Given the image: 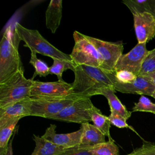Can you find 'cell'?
I'll list each match as a JSON object with an SVG mask.
<instances>
[{
    "label": "cell",
    "mask_w": 155,
    "mask_h": 155,
    "mask_svg": "<svg viewBox=\"0 0 155 155\" xmlns=\"http://www.w3.org/2000/svg\"><path fill=\"white\" fill-rule=\"evenodd\" d=\"M31 104V99L28 97L0 108V127L13 119L30 116Z\"/></svg>",
    "instance_id": "cell-14"
},
{
    "label": "cell",
    "mask_w": 155,
    "mask_h": 155,
    "mask_svg": "<svg viewBox=\"0 0 155 155\" xmlns=\"http://www.w3.org/2000/svg\"><path fill=\"white\" fill-rule=\"evenodd\" d=\"M20 41L15 28L13 30L12 25H8L0 42V84L24 70L18 50Z\"/></svg>",
    "instance_id": "cell-2"
},
{
    "label": "cell",
    "mask_w": 155,
    "mask_h": 155,
    "mask_svg": "<svg viewBox=\"0 0 155 155\" xmlns=\"http://www.w3.org/2000/svg\"><path fill=\"white\" fill-rule=\"evenodd\" d=\"M133 112H148L155 114V104L153 103L148 97L142 95L138 102L134 104L132 108Z\"/></svg>",
    "instance_id": "cell-25"
},
{
    "label": "cell",
    "mask_w": 155,
    "mask_h": 155,
    "mask_svg": "<svg viewBox=\"0 0 155 155\" xmlns=\"http://www.w3.org/2000/svg\"><path fill=\"white\" fill-rule=\"evenodd\" d=\"M62 12V1L61 0L50 1L45 12V25L52 33H54L58 28Z\"/></svg>",
    "instance_id": "cell-16"
},
{
    "label": "cell",
    "mask_w": 155,
    "mask_h": 155,
    "mask_svg": "<svg viewBox=\"0 0 155 155\" xmlns=\"http://www.w3.org/2000/svg\"><path fill=\"white\" fill-rule=\"evenodd\" d=\"M53 64L50 67L49 72L50 74L56 75L59 81L64 82L62 78V74L64 71L67 69H70L72 71H74V67H76L74 64L71 62L60 60L58 59H53Z\"/></svg>",
    "instance_id": "cell-23"
},
{
    "label": "cell",
    "mask_w": 155,
    "mask_h": 155,
    "mask_svg": "<svg viewBox=\"0 0 155 155\" xmlns=\"http://www.w3.org/2000/svg\"><path fill=\"white\" fill-rule=\"evenodd\" d=\"M56 126L54 124H50L41 137L56 145L64 148H70L80 145L82 133L81 127L78 131L62 134L56 133Z\"/></svg>",
    "instance_id": "cell-11"
},
{
    "label": "cell",
    "mask_w": 155,
    "mask_h": 155,
    "mask_svg": "<svg viewBox=\"0 0 155 155\" xmlns=\"http://www.w3.org/2000/svg\"><path fill=\"white\" fill-rule=\"evenodd\" d=\"M143 76L147 77L152 82V83L155 85V71L153 72V73L147 74L143 75Z\"/></svg>",
    "instance_id": "cell-32"
},
{
    "label": "cell",
    "mask_w": 155,
    "mask_h": 155,
    "mask_svg": "<svg viewBox=\"0 0 155 155\" xmlns=\"http://www.w3.org/2000/svg\"><path fill=\"white\" fill-rule=\"evenodd\" d=\"M151 97H153V98H154L155 99V91H154V93H153V94H152V96H151Z\"/></svg>",
    "instance_id": "cell-33"
},
{
    "label": "cell",
    "mask_w": 155,
    "mask_h": 155,
    "mask_svg": "<svg viewBox=\"0 0 155 155\" xmlns=\"http://www.w3.org/2000/svg\"><path fill=\"white\" fill-rule=\"evenodd\" d=\"M155 71V48L148 51L138 76H143Z\"/></svg>",
    "instance_id": "cell-26"
},
{
    "label": "cell",
    "mask_w": 155,
    "mask_h": 155,
    "mask_svg": "<svg viewBox=\"0 0 155 155\" xmlns=\"http://www.w3.org/2000/svg\"><path fill=\"white\" fill-rule=\"evenodd\" d=\"M74 80L71 84L73 94L86 97L99 95L107 88L113 89L116 81V71H107L100 67L86 65H77L73 71Z\"/></svg>",
    "instance_id": "cell-1"
},
{
    "label": "cell",
    "mask_w": 155,
    "mask_h": 155,
    "mask_svg": "<svg viewBox=\"0 0 155 155\" xmlns=\"http://www.w3.org/2000/svg\"><path fill=\"white\" fill-rule=\"evenodd\" d=\"M122 2L133 15L147 12L152 15L155 19V0H124Z\"/></svg>",
    "instance_id": "cell-19"
},
{
    "label": "cell",
    "mask_w": 155,
    "mask_h": 155,
    "mask_svg": "<svg viewBox=\"0 0 155 155\" xmlns=\"http://www.w3.org/2000/svg\"><path fill=\"white\" fill-rule=\"evenodd\" d=\"M82 133L80 145L93 147L99 143L106 142L105 136L93 125L89 122L81 124Z\"/></svg>",
    "instance_id": "cell-17"
},
{
    "label": "cell",
    "mask_w": 155,
    "mask_h": 155,
    "mask_svg": "<svg viewBox=\"0 0 155 155\" xmlns=\"http://www.w3.org/2000/svg\"><path fill=\"white\" fill-rule=\"evenodd\" d=\"M91 155H119V149L114 141L108 140L91 147Z\"/></svg>",
    "instance_id": "cell-22"
},
{
    "label": "cell",
    "mask_w": 155,
    "mask_h": 155,
    "mask_svg": "<svg viewBox=\"0 0 155 155\" xmlns=\"http://www.w3.org/2000/svg\"><path fill=\"white\" fill-rule=\"evenodd\" d=\"M91 119L93 123V125L107 136L108 138V140L114 141L110 133L111 124L108 116L104 115L100 110L94 106L91 111Z\"/></svg>",
    "instance_id": "cell-20"
},
{
    "label": "cell",
    "mask_w": 155,
    "mask_h": 155,
    "mask_svg": "<svg viewBox=\"0 0 155 155\" xmlns=\"http://www.w3.org/2000/svg\"><path fill=\"white\" fill-rule=\"evenodd\" d=\"M116 81L122 84H128L133 82L137 78L134 73L127 70H119L116 71Z\"/></svg>",
    "instance_id": "cell-29"
},
{
    "label": "cell",
    "mask_w": 155,
    "mask_h": 155,
    "mask_svg": "<svg viewBox=\"0 0 155 155\" xmlns=\"http://www.w3.org/2000/svg\"><path fill=\"white\" fill-rule=\"evenodd\" d=\"M33 139L35 142V148L30 155H67L76 151L81 146L79 145L70 148H64L35 134Z\"/></svg>",
    "instance_id": "cell-15"
},
{
    "label": "cell",
    "mask_w": 155,
    "mask_h": 155,
    "mask_svg": "<svg viewBox=\"0 0 155 155\" xmlns=\"http://www.w3.org/2000/svg\"><path fill=\"white\" fill-rule=\"evenodd\" d=\"M20 119H13L0 127V155H6L10 137Z\"/></svg>",
    "instance_id": "cell-21"
},
{
    "label": "cell",
    "mask_w": 155,
    "mask_h": 155,
    "mask_svg": "<svg viewBox=\"0 0 155 155\" xmlns=\"http://www.w3.org/2000/svg\"><path fill=\"white\" fill-rule=\"evenodd\" d=\"M30 64L33 65L35 70L31 79L33 80L36 76H39V77H46L50 74V67H48L45 62L39 59L36 56V53L34 51H31Z\"/></svg>",
    "instance_id": "cell-24"
},
{
    "label": "cell",
    "mask_w": 155,
    "mask_h": 155,
    "mask_svg": "<svg viewBox=\"0 0 155 155\" xmlns=\"http://www.w3.org/2000/svg\"><path fill=\"white\" fill-rule=\"evenodd\" d=\"M113 89L122 93L138 94L151 96L155 91V85L145 76H137L132 82L122 84L117 81L114 84Z\"/></svg>",
    "instance_id": "cell-13"
},
{
    "label": "cell",
    "mask_w": 155,
    "mask_h": 155,
    "mask_svg": "<svg viewBox=\"0 0 155 155\" xmlns=\"http://www.w3.org/2000/svg\"><path fill=\"white\" fill-rule=\"evenodd\" d=\"M93 107L90 97H82L61 111L48 116L47 119L81 124L89 122L91 121V111Z\"/></svg>",
    "instance_id": "cell-7"
},
{
    "label": "cell",
    "mask_w": 155,
    "mask_h": 155,
    "mask_svg": "<svg viewBox=\"0 0 155 155\" xmlns=\"http://www.w3.org/2000/svg\"><path fill=\"white\" fill-rule=\"evenodd\" d=\"M85 37L98 53L101 60L100 68L107 71H115L116 64L123 54V43L104 41L87 35H85Z\"/></svg>",
    "instance_id": "cell-8"
},
{
    "label": "cell",
    "mask_w": 155,
    "mask_h": 155,
    "mask_svg": "<svg viewBox=\"0 0 155 155\" xmlns=\"http://www.w3.org/2000/svg\"><path fill=\"white\" fill-rule=\"evenodd\" d=\"M115 91L113 88H107L101 90L99 91V94L103 95L107 99L110 111H114L128 120L131 115V112L129 111L118 99L114 93Z\"/></svg>",
    "instance_id": "cell-18"
},
{
    "label": "cell",
    "mask_w": 155,
    "mask_h": 155,
    "mask_svg": "<svg viewBox=\"0 0 155 155\" xmlns=\"http://www.w3.org/2000/svg\"><path fill=\"white\" fill-rule=\"evenodd\" d=\"M33 81L27 79L24 76V70H21L1 83L0 108L30 97Z\"/></svg>",
    "instance_id": "cell-4"
},
{
    "label": "cell",
    "mask_w": 155,
    "mask_h": 155,
    "mask_svg": "<svg viewBox=\"0 0 155 155\" xmlns=\"http://www.w3.org/2000/svg\"><path fill=\"white\" fill-rule=\"evenodd\" d=\"M14 28L20 40L24 42V46L28 47L31 51L48 56L52 59L55 58L72 62L70 54L53 46L37 30L27 28L18 22L15 24Z\"/></svg>",
    "instance_id": "cell-3"
},
{
    "label": "cell",
    "mask_w": 155,
    "mask_h": 155,
    "mask_svg": "<svg viewBox=\"0 0 155 155\" xmlns=\"http://www.w3.org/2000/svg\"><path fill=\"white\" fill-rule=\"evenodd\" d=\"M109 120L111 122V124L119 128H127L133 131L136 133L137 135L138 133L136 131V130L130 125H129L127 122V119H125L124 117L122 116L119 115V114L114 112V111H111L110 114L108 116Z\"/></svg>",
    "instance_id": "cell-27"
},
{
    "label": "cell",
    "mask_w": 155,
    "mask_h": 155,
    "mask_svg": "<svg viewBox=\"0 0 155 155\" xmlns=\"http://www.w3.org/2000/svg\"><path fill=\"white\" fill-rule=\"evenodd\" d=\"M90 148L91 147H85L81 145L80 147L76 151L67 155H91Z\"/></svg>",
    "instance_id": "cell-30"
},
{
    "label": "cell",
    "mask_w": 155,
    "mask_h": 155,
    "mask_svg": "<svg viewBox=\"0 0 155 155\" xmlns=\"http://www.w3.org/2000/svg\"><path fill=\"white\" fill-rule=\"evenodd\" d=\"M82 97L75 94L31 98V104L30 116H39L47 118L55 114L71 104L79 98Z\"/></svg>",
    "instance_id": "cell-5"
},
{
    "label": "cell",
    "mask_w": 155,
    "mask_h": 155,
    "mask_svg": "<svg viewBox=\"0 0 155 155\" xmlns=\"http://www.w3.org/2000/svg\"><path fill=\"white\" fill-rule=\"evenodd\" d=\"M134 28L138 43H147L155 36V19L149 13L133 15Z\"/></svg>",
    "instance_id": "cell-12"
},
{
    "label": "cell",
    "mask_w": 155,
    "mask_h": 155,
    "mask_svg": "<svg viewBox=\"0 0 155 155\" xmlns=\"http://www.w3.org/2000/svg\"><path fill=\"white\" fill-rule=\"evenodd\" d=\"M125 155H155V144L145 142L142 146Z\"/></svg>",
    "instance_id": "cell-28"
},
{
    "label": "cell",
    "mask_w": 155,
    "mask_h": 155,
    "mask_svg": "<svg viewBox=\"0 0 155 155\" xmlns=\"http://www.w3.org/2000/svg\"><path fill=\"white\" fill-rule=\"evenodd\" d=\"M74 45L70 56L75 66L86 65L100 67L101 60L94 47L78 31L73 33Z\"/></svg>",
    "instance_id": "cell-6"
},
{
    "label": "cell",
    "mask_w": 155,
    "mask_h": 155,
    "mask_svg": "<svg viewBox=\"0 0 155 155\" xmlns=\"http://www.w3.org/2000/svg\"><path fill=\"white\" fill-rule=\"evenodd\" d=\"M146 44L137 43L128 53L123 54L117 62L114 70L116 71L127 70L137 76L141 70L143 62L148 53Z\"/></svg>",
    "instance_id": "cell-9"
},
{
    "label": "cell",
    "mask_w": 155,
    "mask_h": 155,
    "mask_svg": "<svg viewBox=\"0 0 155 155\" xmlns=\"http://www.w3.org/2000/svg\"><path fill=\"white\" fill-rule=\"evenodd\" d=\"M13 139V137H12L9 142V144L8 145L7 149V152H6V155H13V148H12V140Z\"/></svg>",
    "instance_id": "cell-31"
},
{
    "label": "cell",
    "mask_w": 155,
    "mask_h": 155,
    "mask_svg": "<svg viewBox=\"0 0 155 155\" xmlns=\"http://www.w3.org/2000/svg\"><path fill=\"white\" fill-rule=\"evenodd\" d=\"M73 94L72 85L65 81L41 82L33 81L31 88L30 97L63 96Z\"/></svg>",
    "instance_id": "cell-10"
}]
</instances>
